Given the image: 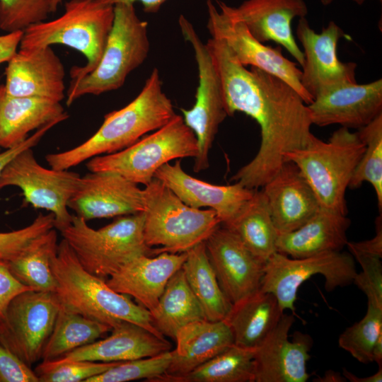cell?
<instances>
[{
    "instance_id": "6da1fadb",
    "label": "cell",
    "mask_w": 382,
    "mask_h": 382,
    "mask_svg": "<svg viewBox=\"0 0 382 382\" xmlns=\"http://www.w3.org/2000/svg\"><path fill=\"white\" fill-rule=\"evenodd\" d=\"M218 68L228 116L241 112L260 129L255 157L232 177L249 189L269 181L285 162V154L306 146L313 136L309 110L300 95L281 79L258 68L248 70L221 39L207 42Z\"/></svg>"
},
{
    "instance_id": "7a4b0ae2",
    "label": "cell",
    "mask_w": 382,
    "mask_h": 382,
    "mask_svg": "<svg viewBox=\"0 0 382 382\" xmlns=\"http://www.w3.org/2000/svg\"><path fill=\"white\" fill-rule=\"evenodd\" d=\"M176 115L163 91L159 71L154 68L138 96L124 108L108 112L98 131L69 150L47 154L50 168L68 170L104 154L122 150L168 123Z\"/></svg>"
},
{
    "instance_id": "3957f363",
    "label": "cell",
    "mask_w": 382,
    "mask_h": 382,
    "mask_svg": "<svg viewBox=\"0 0 382 382\" xmlns=\"http://www.w3.org/2000/svg\"><path fill=\"white\" fill-rule=\"evenodd\" d=\"M51 267L57 284L54 293L62 307L112 328L129 321L165 338L154 326L148 310L85 270L64 238L52 257Z\"/></svg>"
},
{
    "instance_id": "277c9868",
    "label": "cell",
    "mask_w": 382,
    "mask_h": 382,
    "mask_svg": "<svg viewBox=\"0 0 382 382\" xmlns=\"http://www.w3.org/2000/svg\"><path fill=\"white\" fill-rule=\"evenodd\" d=\"M114 6L98 0H69L57 18L33 24L23 30L19 50H33L52 45L68 46L83 54L87 63L70 70L76 82L98 65L112 27Z\"/></svg>"
},
{
    "instance_id": "5b68a950",
    "label": "cell",
    "mask_w": 382,
    "mask_h": 382,
    "mask_svg": "<svg viewBox=\"0 0 382 382\" xmlns=\"http://www.w3.org/2000/svg\"><path fill=\"white\" fill-rule=\"evenodd\" d=\"M364 150L358 132L342 127L328 141L313 135L306 146L285 154L284 158L299 168L320 207L347 215L346 190Z\"/></svg>"
},
{
    "instance_id": "8992f818",
    "label": "cell",
    "mask_w": 382,
    "mask_h": 382,
    "mask_svg": "<svg viewBox=\"0 0 382 382\" xmlns=\"http://www.w3.org/2000/svg\"><path fill=\"white\" fill-rule=\"evenodd\" d=\"M143 197L144 239L149 248L157 247L153 255L185 253L221 225L214 210L185 204L156 178L145 186Z\"/></svg>"
},
{
    "instance_id": "52a82bcc",
    "label": "cell",
    "mask_w": 382,
    "mask_h": 382,
    "mask_svg": "<svg viewBox=\"0 0 382 382\" xmlns=\"http://www.w3.org/2000/svg\"><path fill=\"white\" fill-rule=\"evenodd\" d=\"M150 50L148 23L134 4L114 5V21L102 57L93 70L70 83L66 105L85 95L98 96L122 86L128 75L146 59Z\"/></svg>"
},
{
    "instance_id": "ba28073f",
    "label": "cell",
    "mask_w": 382,
    "mask_h": 382,
    "mask_svg": "<svg viewBox=\"0 0 382 382\" xmlns=\"http://www.w3.org/2000/svg\"><path fill=\"white\" fill-rule=\"evenodd\" d=\"M143 212L118 216L99 228L73 215L71 224L61 231L83 267L104 279L132 259L153 255L144 239Z\"/></svg>"
},
{
    "instance_id": "9c48e42d",
    "label": "cell",
    "mask_w": 382,
    "mask_h": 382,
    "mask_svg": "<svg viewBox=\"0 0 382 382\" xmlns=\"http://www.w3.org/2000/svg\"><path fill=\"white\" fill-rule=\"evenodd\" d=\"M198 145L194 132L176 114L168 123L119 151L89 159L90 172H108L147 185L157 170L176 158H195Z\"/></svg>"
},
{
    "instance_id": "30bf717a",
    "label": "cell",
    "mask_w": 382,
    "mask_h": 382,
    "mask_svg": "<svg viewBox=\"0 0 382 382\" xmlns=\"http://www.w3.org/2000/svg\"><path fill=\"white\" fill-rule=\"evenodd\" d=\"M178 24L184 39L192 47L198 69L195 103L190 109H181L184 122L197 141L198 154L193 170L198 173L209 168V150L219 125L228 115L220 74L207 44L201 40L192 24L183 15L180 16Z\"/></svg>"
},
{
    "instance_id": "8fae6325",
    "label": "cell",
    "mask_w": 382,
    "mask_h": 382,
    "mask_svg": "<svg viewBox=\"0 0 382 382\" xmlns=\"http://www.w3.org/2000/svg\"><path fill=\"white\" fill-rule=\"evenodd\" d=\"M350 253L329 252L301 258L274 253L265 262L260 290L272 294L280 308L295 311L300 286L316 274L325 278V288L332 291L353 282L357 273Z\"/></svg>"
},
{
    "instance_id": "7c38bea8",
    "label": "cell",
    "mask_w": 382,
    "mask_h": 382,
    "mask_svg": "<svg viewBox=\"0 0 382 382\" xmlns=\"http://www.w3.org/2000/svg\"><path fill=\"white\" fill-rule=\"evenodd\" d=\"M80 178L76 172L42 166L29 148L5 166L0 175V190L8 186L20 188L27 204L53 214L54 226L61 232L71 222L68 202Z\"/></svg>"
},
{
    "instance_id": "4fadbf2b",
    "label": "cell",
    "mask_w": 382,
    "mask_h": 382,
    "mask_svg": "<svg viewBox=\"0 0 382 382\" xmlns=\"http://www.w3.org/2000/svg\"><path fill=\"white\" fill-rule=\"evenodd\" d=\"M59 308L54 292L20 293L0 320V345L31 367L42 358Z\"/></svg>"
},
{
    "instance_id": "5bb4252c",
    "label": "cell",
    "mask_w": 382,
    "mask_h": 382,
    "mask_svg": "<svg viewBox=\"0 0 382 382\" xmlns=\"http://www.w3.org/2000/svg\"><path fill=\"white\" fill-rule=\"evenodd\" d=\"M207 28L212 37L222 40L238 61L244 66L250 65L272 74L290 85L306 105L313 98L305 91L301 83V71L296 63L282 53L280 47H272L255 39L245 25L228 18L207 0Z\"/></svg>"
},
{
    "instance_id": "9a60e30c",
    "label": "cell",
    "mask_w": 382,
    "mask_h": 382,
    "mask_svg": "<svg viewBox=\"0 0 382 382\" xmlns=\"http://www.w3.org/2000/svg\"><path fill=\"white\" fill-rule=\"evenodd\" d=\"M296 36L304 56L301 83L313 98L334 86L357 82V64L342 62L337 57V42L345 33L334 21H330L317 33L306 17L301 18L296 27Z\"/></svg>"
},
{
    "instance_id": "2e32d148",
    "label": "cell",
    "mask_w": 382,
    "mask_h": 382,
    "mask_svg": "<svg viewBox=\"0 0 382 382\" xmlns=\"http://www.w3.org/2000/svg\"><path fill=\"white\" fill-rule=\"evenodd\" d=\"M295 321L292 314L283 313L272 331L254 349V382H306L310 377L307 361L313 340L308 334L289 330Z\"/></svg>"
},
{
    "instance_id": "e0dca14e",
    "label": "cell",
    "mask_w": 382,
    "mask_h": 382,
    "mask_svg": "<svg viewBox=\"0 0 382 382\" xmlns=\"http://www.w3.org/2000/svg\"><path fill=\"white\" fill-rule=\"evenodd\" d=\"M220 11L232 20L243 23L260 42L272 40L285 48L302 66L303 52L291 29L295 18H304L308 7L303 0H245L234 7L216 0Z\"/></svg>"
},
{
    "instance_id": "ac0fdd59",
    "label": "cell",
    "mask_w": 382,
    "mask_h": 382,
    "mask_svg": "<svg viewBox=\"0 0 382 382\" xmlns=\"http://www.w3.org/2000/svg\"><path fill=\"white\" fill-rule=\"evenodd\" d=\"M68 208L86 221L136 214L144 210L143 190L118 174L91 172L80 178Z\"/></svg>"
},
{
    "instance_id": "d6986e66",
    "label": "cell",
    "mask_w": 382,
    "mask_h": 382,
    "mask_svg": "<svg viewBox=\"0 0 382 382\" xmlns=\"http://www.w3.org/2000/svg\"><path fill=\"white\" fill-rule=\"evenodd\" d=\"M205 246L219 284L232 303L260 289L265 263L233 232L220 225L205 241Z\"/></svg>"
},
{
    "instance_id": "ffe728a7",
    "label": "cell",
    "mask_w": 382,
    "mask_h": 382,
    "mask_svg": "<svg viewBox=\"0 0 382 382\" xmlns=\"http://www.w3.org/2000/svg\"><path fill=\"white\" fill-rule=\"evenodd\" d=\"M307 106L312 125L360 129L382 114V79L334 86L317 95Z\"/></svg>"
},
{
    "instance_id": "44dd1931",
    "label": "cell",
    "mask_w": 382,
    "mask_h": 382,
    "mask_svg": "<svg viewBox=\"0 0 382 382\" xmlns=\"http://www.w3.org/2000/svg\"><path fill=\"white\" fill-rule=\"evenodd\" d=\"M6 92L16 97H35L61 102L65 98V69L51 46L19 50L6 68Z\"/></svg>"
},
{
    "instance_id": "7402d4cb",
    "label": "cell",
    "mask_w": 382,
    "mask_h": 382,
    "mask_svg": "<svg viewBox=\"0 0 382 382\" xmlns=\"http://www.w3.org/2000/svg\"><path fill=\"white\" fill-rule=\"evenodd\" d=\"M154 178L161 181L185 204L196 209L208 207L215 211L221 225L232 220L255 189H249L236 182L233 185H213L189 175L180 161L164 164Z\"/></svg>"
},
{
    "instance_id": "603a6c76",
    "label": "cell",
    "mask_w": 382,
    "mask_h": 382,
    "mask_svg": "<svg viewBox=\"0 0 382 382\" xmlns=\"http://www.w3.org/2000/svg\"><path fill=\"white\" fill-rule=\"evenodd\" d=\"M262 192L278 234L298 228L320 207L312 188L291 161L283 163Z\"/></svg>"
},
{
    "instance_id": "cb8c5ba5",
    "label": "cell",
    "mask_w": 382,
    "mask_h": 382,
    "mask_svg": "<svg viewBox=\"0 0 382 382\" xmlns=\"http://www.w3.org/2000/svg\"><path fill=\"white\" fill-rule=\"evenodd\" d=\"M186 256V252L138 256L110 276L106 283L114 291L132 296L152 315L167 282L182 268Z\"/></svg>"
},
{
    "instance_id": "d4e9b609",
    "label": "cell",
    "mask_w": 382,
    "mask_h": 382,
    "mask_svg": "<svg viewBox=\"0 0 382 382\" xmlns=\"http://www.w3.org/2000/svg\"><path fill=\"white\" fill-rule=\"evenodd\" d=\"M170 343L165 338L129 321H121L103 340L76 348L60 357L64 360L99 362H123L154 357L170 351Z\"/></svg>"
},
{
    "instance_id": "484cf974",
    "label": "cell",
    "mask_w": 382,
    "mask_h": 382,
    "mask_svg": "<svg viewBox=\"0 0 382 382\" xmlns=\"http://www.w3.org/2000/svg\"><path fill=\"white\" fill-rule=\"evenodd\" d=\"M351 221L340 213L320 207L298 228L278 234L277 252L294 258L341 251L348 242Z\"/></svg>"
},
{
    "instance_id": "4316f807",
    "label": "cell",
    "mask_w": 382,
    "mask_h": 382,
    "mask_svg": "<svg viewBox=\"0 0 382 382\" xmlns=\"http://www.w3.org/2000/svg\"><path fill=\"white\" fill-rule=\"evenodd\" d=\"M176 347L166 374L169 377L183 376L232 345V332L223 320L207 319L192 322L179 329L175 339Z\"/></svg>"
},
{
    "instance_id": "83f0119b",
    "label": "cell",
    "mask_w": 382,
    "mask_h": 382,
    "mask_svg": "<svg viewBox=\"0 0 382 382\" xmlns=\"http://www.w3.org/2000/svg\"><path fill=\"white\" fill-rule=\"evenodd\" d=\"M59 102L35 97L8 95L0 85V146L10 149L24 141L28 134L45 125L67 119Z\"/></svg>"
},
{
    "instance_id": "f1b7e54d",
    "label": "cell",
    "mask_w": 382,
    "mask_h": 382,
    "mask_svg": "<svg viewBox=\"0 0 382 382\" xmlns=\"http://www.w3.org/2000/svg\"><path fill=\"white\" fill-rule=\"evenodd\" d=\"M283 313L276 297L259 289L232 303L224 320L236 345L255 349L275 328Z\"/></svg>"
},
{
    "instance_id": "f546056e",
    "label": "cell",
    "mask_w": 382,
    "mask_h": 382,
    "mask_svg": "<svg viewBox=\"0 0 382 382\" xmlns=\"http://www.w3.org/2000/svg\"><path fill=\"white\" fill-rule=\"evenodd\" d=\"M222 226L233 232L265 264L277 252L278 232L262 190L255 189L234 218Z\"/></svg>"
},
{
    "instance_id": "4dcf8cb0",
    "label": "cell",
    "mask_w": 382,
    "mask_h": 382,
    "mask_svg": "<svg viewBox=\"0 0 382 382\" xmlns=\"http://www.w3.org/2000/svg\"><path fill=\"white\" fill-rule=\"evenodd\" d=\"M152 323L164 337L175 339L182 327L196 320L207 319L190 288L183 269L169 279L158 300Z\"/></svg>"
},
{
    "instance_id": "1f68e13d",
    "label": "cell",
    "mask_w": 382,
    "mask_h": 382,
    "mask_svg": "<svg viewBox=\"0 0 382 382\" xmlns=\"http://www.w3.org/2000/svg\"><path fill=\"white\" fill-rule=\"evenodd\" d=\"M186 254L182 269L207 320H224L231 310L232 303L219 284L207 253L205 241L192 248Z\"/></svg>"
},
{
    "instance_id": "d6a6232c",
    "label": "cell",
    "mask_w": 382,
    "mask_h": 382,
    "mask_svg": "<svg viewBox=\"0 0 382 382\" xmlns=\"http://www.w3.org/2000/svg\"><path fill=\"white\" fill-rule=\"evenodd\" d=\"M254 349L235 344L180 376L161 375L149 382H254Z\"/></svg>"
},
{
    "instance_id": "836d02e7",
    "label": "cell",
    "mask_w": 382,
    "mask_h": 382,
    "mask_svg": "<svg viewBox=\"0 0 382 382\" xmlns=\"http://www.w3.org/2000/svg\"><path fill=\"white\" fill-rule=\"evenodd\" d=\"M57 234L53 228L42 235L21 255L6 262L12 275L36 291L54 292L56 280L51 259L57 248Z\"/></svg>"
},
{
    "instance_id": "e575fe53",
    "label": "cell",
    "mask_w": 382,
    "mask_h": 382,
    "mask_svg": "<svg viewBox=\"0 0 382 382\" xmlns=\"http://www.w3.org/2000/svg\"><path fill=\"white\" fill-rule=\"evenodd\" d=\"M112 328L60 306L55 323L42 351V361L63 357L90 344L111 331Z\"/></svg>"
},
{
    "instance_id": "d590c367",
    "label": "cell",
    "mask_w": 382,
    "mask_h": 382,
    "mask_svg": "<svg viewBox=\"0 0 382 382\" xmlns=\"http://www.w3.org/2000/svg\"><path fill=\"white\" fill-rule=\"evenodd\" d=\"M365 144V150L357 165L349 188L359 187L369 183L376 192L378 207L382 209V114L357 132Z\"/></svg>"
},
{
    "instance_id": "8d00e7d4",
    "label": "cell",
    "mask_w": 382,
    "mask_h": 382,
    "mask_svg": "<svg viewBox=\"0 0 382 382\" xmlns=\"http://www.w3.org/2000/svg\"><path fill=\"white\" fill-rule=\"evenodd\" d=\"M382 335V308L367 303L361 320L347 328L339 336V347L363 364L373 362V348Z\"/></svg>"
},
{
    "instance_id": "74e56055",
    "label": "cell",
    "mask_w": 382,
    "mask_h": 382,
    "mask_svg": "<svg viewBox=\"0 0 382 382\" xmlns=\"http://www.w3.org/2000/svg\"><path fill=\"white\" fill-rule=\"evenodd\" d=\"M121 362L64 360L42 361L35 369L39 382H86Z\"/></svg>"
},
{
    "instance_id": "f35d334b",
    "label": "cell",
    "mask_w": 382,
    "mask_h": 382,
    "mask_svg": "<svg viewBox=\"0 0 382 382\" xmlns=\"http://www.w3.org/2000/svg\"><path fill=\"white\" fill-rule=\"evenodd\" d=\"M170 360V350L154 357L123 361L86 382H126L140 379L149 382L166 373Z\"/></svg>"
},
{
    "instance_id": "ab89813d",
    "label": "cell",
    "mask_w": 382,
    "mask_h": 382,
    "mask_svg": "<svg viewBox=\"0 0 382 382\" xmlns=\"http://www.w3.org/2000/svg\"><path fill=\"white\" fill-rule=\"evenodd\" d=\"M52 0H0V29L8 33L23 31L46 21Z\"/></svg>"
},
{
    "instance_id": "60d3db41",
    "label": "cell",
    "mask_w": 382,
    "mask_h": 382,
    "mask_svg": "<svg viewBox=\"0 0 382 382\" xmlns=\"http://www.w3.org/2000/svg\"><path fill=\"white\" fill-rule=\"evenodd\" d=\"M53 228V214H40L28 226L9 232H0V262H8L16 258L36 239Z\"/></svg>"
},
{
    "instance_id": "b9f144b4",
    "label": "cell",
    "mask_w": 382,
    "mask_h": 382,
    "mask_svg": "<svg viewBox=\"0 0 382 382\" xmlns=\"http://www.w3.org/2000/svg\"><path fill=\"white\" fill-rule=\"evenodd\" d=\"M362 271L357 272L353 282L367 297L368 303L382 308V264L381 257L354 254L352 255Z\"/></svg>"
},
{
    "instance_id": "7bdbcfd3",
    "label": "cell",
    "mask_w": 382,
    "mask_h": 382,
    "mask_svg": "<svg viewBox=\"0 0 382 382\" xmlns=\"http://www.w3.org/2000/svg\"><path fill=\"white\" fill-rule=\"evenodd\" d=\"M0 382H39L31 368L0 345Z\"/></svg>"
},
{
    "instance_id": "ee69618b",
    "label": "cell",
    "mask_w": 382,
    "mask_h": 382,
    "mask_svg": "<svg viewBox=\"0 0 382 382\" xmlns=\"http://www.w3.org/2000/svg\"><path fill=\"white\" fill-rule=\"evenodd\" d=\"M32 290L18 282L8 270L6 262H0V320L11 300L20 293Z\"/></svg>"
},
{
    "instance_id": "f6af8a7d",
    "label": "cell",
    "mask_w": 382,
    "mask_h": 382,
    "mask_svg": "<svg viewBox=\"0 0 382 382\" xmlns=\"http://www.w3.org/2000/svg\"><path fill=\"white\" fill-rule=\"evenodd\" d=\"M376 235L371 239L359 242H347V247L349 253L363 254L382 257V220L381 214L376 219Z\"/></svg>"
},
{
    "instance_id": "bcb514c9",
    "label": "cell",
    "mask_w": 382,
    "mask_h": 382,
    "mask_svg": "<svg viewBox=\"0 0 382 382\" xmlns=\"http://www.w3.org/2000/svg\"><path fill=\"white\" fill-rule=\"evenodd\" d=\"M59 124L57 122H52L45 125V126L37 129V131L28 137L24 141L10 149H6L4 151L0 152V175L5 166L20 152L29 149L33 148L40 141L42 137L52 127Z\"/></svg>"
},
{
    "instance_id": "7dc6e473",
    "label": "cell",
    "mask_w": 382,
    "mask_h": 382,
    "mask_svg": "<svg viewBox=\"0 0 382 382\" xmlns=\"http://www.w3.org/2000/svg\"><path fill=\"white\" fill-rule=\"evenodd\" d=\"M23 31L8 33L0 35V64L8 62L17 52Z\"/></svg>"
},
{
    "instance_id": "c3c4849f",
    "label": "cell",
    "mask_w": 382,
    "mask_h": 382,
    "mask_svg": "<svg viewBox=\"0 0 382 382\" xmlns=\"http://www.w3.org/2000/svg\"><path fill=\"white\" fill-rule=\"evenodd\" d=\"M100 4L114 6L118 3L140 2L146 13H155L158 11L161 6L168 0H98Z\"/></svg>"
},
{
    "instance_id": "681fc988",
    "label": "cell",
    "mask_w": 382,
    "mask_h": 382,
    "mask_svg": "<svg viewBox=\"0 0 382 382\" xmlns=\"http://www.w3.org/2000/svg\"><path fill=\"white\" fill-rule=\"evenodd\" d=\"M342 374L347 381L350 382H381L382 381V366H378L377 372L366 377H359L349 371L345 368L342 369Z\"/></svg>"
},
{
    "instance_id": "f907efd6",
    "label": "cell",
    "mask_w": 382,
    "mask_h": 382,
    "mask_svg": "<svg viewBox=\"0 0 382 382\" xmlns=\"http://www.w3.org/2000/svg\"><path fill=\"white\" fill-rule=\"evenodd\" d=\"M347 380L340 372L328 370L325 372L323 376H318L313 379L315 382H345Z\"/></svg>"
},
{
    "instance_id": "816d5d0a",
    "label": "cell",
    "mask_w": 382,
    "mask_h": 382,
    "mask_svg": "<svg viewBox=\"0 0 382 382\" xmlns=\"http://www.w3.org/2000/svg\"><path fill=\"white\" fill-rule=\"evenodd\" d=\"M373 361L377 363L378 366H382V335L376 341L372 352Z\"/></svg>"
},
{
    "instance_id": "f5cc1de1",
    "label": "cell",
    "mask_w": 382,
    "mask_h": 382,
    "mask_svg": "<svg viewBox=\"0 0 382 382\" xmlns=\"http://www.w3.org/2000/svg\"><path fill=\"white\" fill-rule=\"evenodd\" d=\"M352 1L359 5H361L364 2L365 0H352ZM332 1L333 0H320L321 4L324 6H328L330 4Z\"/></svg>"
},
{
    "instance_id": "db71d44e",
    "label": "cell",
    "mask_w": 382,
    "mask_h": 382,
    "mask_svg": "<svg viewBox=\"0 0 382 382\" xmlns=\"http://www.w3.org/2000/svg\"><path fill=\"white\" fill-rule=\"evenodd\" d=\"M63 0H52L51 11L54 13L57 11L58 6L62 4Z\"/></svg>"
},
{
    "instance_id": "11a10c76",
    "label": "cell",
    "mask_w": 382,
    "mask_h": 382,
    "mask_svg": "<svg viewBox=\"0 0 382 382\" xmlns=\"http://www.w3.org/2000/svg\"><path fill=\"white\" fill-rule=\"evenodd\" d=\"M1 147L0 146V150H1ZM0 152H1V151H0Z\"/></svg>"
},
{
    "instance_id": "9f6ffc18",
    "label": "cell",
    "mask_w": 382,
    "mask_h": 382,
    "mask_svg": "<svg viewBox=\"0 0 382 382\" xmlns=\"http://www.w3.org/2000/svg\"><path fill=\"white\" fill-rule=\"evenodd\" d=\"M380 1H381V0H380Z\"/></svg>"
}]
</instances>
